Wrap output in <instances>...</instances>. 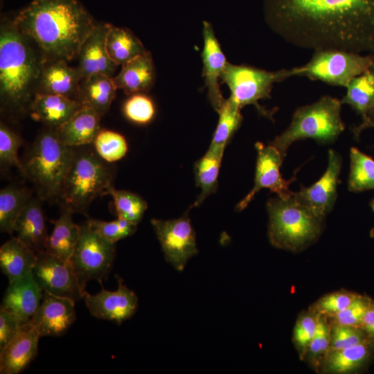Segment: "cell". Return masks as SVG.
<instances>
[{
  "instance_id": "obj_1",
  "label": "cell",
  "mask_w": 374,
  "mask_h": 374,
  "mask_svg": "<svg viewBox=\"0 0 374 374\" xmlns=\"http://www.w3.org/2000/svg\"><path fill=\"white\" fill-rule=\"evenodd\" d=\"M265 14L297 47L374 54V0H265Z\"/></svg>"
},
{
  "instance_id": "obj_2",
  "label": "cell",
  "mask_w": 374,
  "mask_h": 374,
  "mask_svg": "<svg viewBox=\"0 0 374 374\" xmlns=\"http://www.w3.org/2000/svg\"><path fill=\"white\" fill-rule=\"evenodd\" d=\"M12 21L46 59L66 62L77 58L97 24L78 0H33Z\"/></svg>"
},
{
  "instance_id": "obj_3",
  "label": "cell",
  "mask_w": 374,
  "mask_h": 374,
  "mask_svg": "<svg viewBox=\"0 0 374 374\" xmlns=\"http://www.w3.org/2000/svg\"><path fill=\"white\" fill-rule=\"evenodd\" d=\"M45 57L37 46L4 19L0 26V103L14 116L28 112L40 81Z\"/></svg>"
},
{
  "instance_id": "obj_4",
  "label": "cell",
  "mask_w": 374,
  "mask_h": 374,
  "mask_svg": "<svg viewBox=\"0 0 374 374\" xmlns=\"http://www.w3.org/2000/svg\"><path fill=\"white\" fill-rule=\"evenodd\" d=\"M75 149L64 145L55 129L47 127L37 136L22 161V175L33 183L42 201L59 199Z\"/></svg>"
},
{
  "instance_id": "obj_5",
  "label": "cell",
  "mask_w": 374,
  "mask_h": 374,
  "mask_svg": "<svg viewBox=\"0 0 374 374\" xmlns=\"http://www.w3.org/2000/svg\"><path fill=\"white\" fill-rule=\"evenodd\" d=\"M75 148L58 201L63 208L85 213L93 199L109 195L114 187L113 172L94 148Z\"/></svg>"
},
{
  "instance_id": "obj_6",
  "label": "cell",
  "mask_w": 374,
  "mask_h": 374,
  "mask_svg": "<svg viewBox=\"0 0 374 374\" xmlns=\"http://www.w3.org/2000/svg\"><path fill=\"white\" fill-rule=\"evenodd\" d=\"M340 100L324 96L317 101L296 109L289 126L269 143L285 157L295 141L312 139L321 144L334 142L344 132Z\"/></svg>"
},
{
  "instance_id": "obj_7",
  "label": "cell",
  "mask_w": 374,
  "mask_h": 374,
  "mask_svg": "<svg viewBox=\"0 0 374 374\" xmlns=\"http://www.w3.org/2000/svg\"><path fill=\"white\" fill-rule=\"evenodd\" d=\"M267 209L269 238L276 247L298 251L315 240L321 231L323 217L301 204L293 193L287 198L269 199Z\"/></svg>"
},
{
  "instance_id": "obj_8",
  "label": "cell",
  "mask_w": 374,
  "mask_h": 374,
  "mask_svg": "<svg viewBox=\"0 0 374 374\" xmlns=\"http://www.w3.org/2000/svg\"><path fill=\"white\" fill-rule=\"evenodd\" d=\"M293 76L292 69L269 71L246 65H235L227 62L220 79L231 91L229 99L240 109L254 105L260 115L274 120L276 112L261 106L258 100L271 98L273 86Z\"/></svg>"
},
{
  "instance_id": "obj_9",
  "label": "cell",
  "mask_w": 374,
  "mask_h": 374,
  "mask_svg": "<svg viewBox=\"0 0 374 374\" xmlns=\"http://www.w3.org/2000/svg\"><path fill=\"white\" fill-rule=\"evenodd\" d=\"M374 66V54L337 50L314 51L310 60L301 66L292 68L293 76L306 77L332 86L347 87L355 77Z\"/></svg>"
},
{
  "instance_id": "obj_10",
  "label": "cell",
  "mask_w": 374,
  "mask_h": 374,
  "mask_svg": "<svg viewBox=\"0 0 374 374\" xmlns=\"http://www.w3.org/2000/svg\"><path fill=\"white\" fill-rule=\"evenodd\" d=\"M70 258L73 271L84 290L91 280L102 283L110 272L116 256V244L103 238L85 221Z\"/></svg>"
},
{
  "instance_id": "obj_11",
  "label": "cell",
  "mask_w": 374,
  "mask_h": 374,
  "mask_svg": "<svg viewBox=\"0 0 374 374\" xmlns=\"http://www.w3.org/2000/svg\"><path fill=\"white\" fill-rule=\"evenodd\" d=\"M151 224L166 260L176 269L181 271L188 260L198 252L195 233L188 211L175 220L152 219Z\"/></svg>"
},
{
  "instance_id": "obj_12",
  "label": "cell",
  "mask_w": 374,
  "mask_h": 374,
  "mask_svg": "<svg viewBox=\"0 0 374 374\" xmlns=\"http://www.w3.org/2000/svg\"><path fill=\"white\" fill-rule=\"evenodd\" d=\"M33 276L39 287L53 295L75 301L84 298L83 290L69 261L42 251L36 253Z\"/></svg>"
},
{
  "instance_id": "obj_13",
  "label": "cell",
  "mask_w": 374,
  "mask_h": 374,
  "mask_svg": "<svg viewBox=\"0 0 374 374\" xmlns=\"http://www.w3.org/2000/svg\"><path fill=\"white\" fill-rule=\"evenodd\" d=\"M255 146L257 150V161L254 186L238 204L237 211L245 208L262 188H268L282 198H287L293 193L289 186L296 179V172L290 179H283L280 168L284 158L280 152L271 144L265 145L257 142Z\"/></svg>"
},
{
  "instance_id": "obj_14",
  "label": "cell",
  "mask_w": 374,
  "mask_h": 374,
  "mask_svg": "<svg viewBox=\"0 0 374 374\" xmlns=\"http://www.w3.org/2000/svg\"><path fill=\"white\" fill-rule=\"evenodd\" d=\"M341 164V155L330 150L328 166L323 175L310 186H302L299 192L293 193L294 197L316 214L324 217L332 209L337 199Z\"/></svg>"
},
{
  "instance_id": "obj_15",
  "label": "cell",
  "mask_w": 374,
  "mask_h": 374,
  "mask_svg": "<svg viewBox=\"0 0 374 374\" xmlns=\"http://www.w3.org/2000/svg\"><path fill=\"white\" fill-rule=\"evenodd\" d=\"M118 288L115 291L102 289L100 292L91 295L86 292L84 299L86 306L96 318L112 321L118 324L130 319L138 308V298L130 290L118 276Z\"/></svg>"
},
{
  "instance_id": "obj_16",
  "label": "cell",
  "mask_w": 374,
  "mask_h": 374,
  "mask_svg": "<svg viewBox=\"0 0 374 374\" xmlns=\"http://www.w3.org/2000/svg\"><path fill=\"white\" fill-rule=\"evenodd\" d=\"M75 302L43 291L40 305L29 323L40 337L62 335L75 321Z\"/></svg>"
},
{
  "instance_id": "obj_17",
  "label": "cell",
  "mask_w": 374,
  "mask_h": 374,
  "mask_svg": "<svg viewBox=\"0 0 374 374\" xmlns=\"http://www.w3.org/2000/svg\"><path fill=\"white\" fill-rule=\"evenodd\" d=\"M110 24L97 23L83 42L78 55L76 66L82 80L93 74H104L114 78L117 65L110 59L105 42Z\"/></svg>"
},
{
  "instance_id": "obj_18",
  "label": "cell",
  "mask_w": 374,
  "mask_h": 374,
  "mask_svg": "<svg viewBox=\"0 0 374 374\" xmlns=\"http://www.w3.org/2000/svg\"><path fill=\"white\" fill-rule=\"evenodd\" d=\"M43 297V290L29 274L9 283L1 307L12 313L23 326L36 314Z\"/></svg>"
},
{
  "instance_id": "obj_19",
  "label": "cell",
  "mask_w": 374,
  "mask_h": 374,
  "mask_svg": "<svg viewBox=\"0 0 374 374\" xmlns=\"http://www.w3.org/2000/svg\"><path fill=\"white\" fill-rule=\"evenodd\" d=\"M204 48L202 53L203 76L208 89V97L213 108L217 112L225 99L218 83L227 63L220 45L210 23L203 22Z\"/></svg>"
},
{
  "instance_id": "obj_20",
  "label": "cell",
  "mask_w": 374,
  "mask_h": 374,
  "mask_svg": "<svg viewBox=\"0 0 374 374\" xmlns=\"http://www.w3.org/2000/svg\"><path fill=\"white\" fill-rule=\"evenodd\" d=\"M63 60L46 59L37 93L60 95L79 101L82 76Z\"/></svg>"
},
{
  "instance_id": "obj_21",
  "label": "cell",
  "mask_w": 374,
  "mask_h": 374,
  "mask_svg": "<svg viewBox=\"0 0 374 374\" xmlns=\"http://www.w3.org/2000/svg\"><path fill=\"white\" fill-rule=\"evenodd\" d=\"M38 332L29 323L21 326L19 332L0 351V373L17 374L36 357Z\"/></svg>"
},
{
  "instance_id": "obj_22",
  "label": "cell",
  "mask_w": 374,
  "mask_h": 374,
  "mask_svg": "<svg viewBox=\"0 0 374 374\" xmlns=\"http://www.w3.org/2000/svg\"><path fill=\"white\" fill-rule=\"evenodd\" d=\"M82 106L81 102L64 96L36 93L28 113L34 120L55 130L68 121Z\"/></svg>"
},
{
  "instance_id": "obj_23",
  "label": "cell",
  "mask_w": 374,
  "mask_h": 374,
  "mask_svg": "<svg viewBox=\"0 0 374 374\" xmlns=\"http://www.w3.org/2000/svg\"><path fill=\"white\" fill-rule=\"evenodd\" d=\"M42 201L37 196L30 197L17 218L14 227L17 238L35 253L46 251L49 236L42 207Z\"/></svg>"
},
{
  "instance_id": "obj_24",
  "label": "cell",
  "mask_w": 374,
  "mask_h": 374,
  "mask_svg": "<svg viewBox=\"0 0 374 374\" xmlns=\"http://www.w3.org/2000/svg\"><path fill=\"white\" fill-rule=\"evenodd\" d=\"M346 90L340 101L342 105H348L362 118L361 123L352 129L355 138H358L362 132L368 128L374 109V66L354 78Z\"/></svg>"
},
{
  "instance_id": "obj_25",
  "label": "cell",
  "mask_w": 374,
  "mask_h": 374,
  "mask_svg": "<svg viewBox=\"0 0 374 374\" xmlns=\"http://www.w3.org/2000/svg\"><path fill=\"white\" fill-rule=\"evenodd\" d=\"M101 116L92 107L83 105L68 121L55 129L60 140L71 147L93 143L100 131Z\"/></svg>"
},
{
  "instance_id": "obj_26",
  "label": "cell",
  "mask_w": 374,
  "mask_h": 374,
  "mask_svg": "<svg viewBox=\"0 0 374 374\" xmlns=\"http://www.w3.org/2000/svg\"><path fill=\"white\" fill-rule=\"evenodd\" d=\"M154 76L152 55L147 51L123 64L121 71L113 80L117 89L130 95L148 91L153 85Z\"/></svg>"
},
{
  "instance_id": "obj_27",
  "label": "cell",
  "mask_w": 374,
  "mask_h": 374,
  "mask_svg": "<svg viewBox=\"0 0 374 374\" xmlns=\"http://www.w3.org/2000/svg\"><path fill=\"white\" fill-rule=\"evenodd\" d=\"M35 259L36 253L17 237L0 248V267L9 283L31 274Z\"/></svg>"
},
{
  "instance_id": "obj_28",
  "label": "cell",
  "mask_w": 374,
  "mask_h": 374,
  "mask_svg": "<svg viewBox=\"0 0 374 374\" xmlns=\"http://www.w3.org/2000/svg\"><path fill=\"white\" fill-rule=\"evenodd\" d=\"M71 211L62 208L60 217L53 221L54 228L48 236L46 251L69 261L80 235V226L73 221Z\"/></svg>"
},
{
  "instance_id": "obj_29",
  "label": "cell",
  "mask_w": 374,
  "mask_h": 374,
  "mask_svg": "<svg viewBox=\"0 0 374 374\" xmlns=\"http://www.w3.org/2000/svg\"><path fill=\"white\" fill-rule=\"evenodd\" d=\"M373 346L374 343L368 340L344 349L328 350L323 357L324 370L341 374L357 371L368 362Z\"/></svg>"
},
{
  "instance_id": "obj_30",
  "label": "cell",
  "mask_w": 374,
  "mask_h": 374,
  "mask_svg": "<svg viewBox=\"0 0 374 374\" xmlns=\"http://www.w3.org/2000/svg\"><path fill=\"white\" fill-rule=\"evenodd\" d=\"M116 89L113 78L93 74L81 80L79 101L92 107L102 116L109 111Z\"/></svg>"
},
{
  "instance_id": "obj_31",
  "label": "cell",
  "mask_w": 374,
  "mask_h": 374,
  "mask_svg": "<svg viewBox=\"0 0 374 374\" xmlns=\"http://www.w3.org/2000/svg\"><path fill=\"white\" fill-rule=\"evenodd\" d=\"M105 46L109 57L117 66L147 51L131 30L112 25H110L106 37Z\"/></svg>"
},
{
  "instance_id": "obj_32",
  "label": "cell",
  "mask_w": 374,
  "mask_h": 374,
  "mask_svg": "<svg viewBox=\"0 0 374 374\" xmlns=\"http://www.w3.org/2000/svg\"><path fill=\"white\" fill-rule=\"evenodd\" d=\"M224 150L208 149L206 154L195 165L196 184L201 193L191 207L200 205L217 187V177Z\"/></svg>"
},
{
  "instance_id": "obj_33",
  "label": "cell",
  "mask_w": 374,
  "mask_h": 374,
  "mask_svg": "<svg viewBox=\"0 0 374 374\" xmlns=\"http://www.w3.org/2000/svg\"><path fill=\"white\" fill-rule=\"evenodd\" d=\"M30 198L28 190L15 184L7 186L0 191V230L11 234L15 222Z\"/></svg>"
},
{
  "instance_id": "obj_34",
  "label": "cell",
  "mask_w": 374,
  "mask_h": 374,
  "mask_svg": "<svg viewBox=\"0 0 374 374\" xmlns=\"http://www.w3.org/2000/svg\"><path fill=\"white\" fill-rule=\"evenodd\" d=\"M349 191L360 193L374 189V159L357 148L350 150Z\"/></svg>"
},
{
  "instance_id": "obj_35",
  "label": "cell",
  "mask_w": 374,
  "mask_h": 374,
  "mask_svg": "<svg viewBox=\"0 0 374 374\" xmlns=\"http://www.w3.org/2000/svg\"><path fill=\"white\" fill-rule=\"evenodd\" d=\"M240 109L229 98L217 111L218 123L209 148L224 150L242 121Z\"/></svg>"
},
{
  "instance_id": "obj_36",
  "label": "cell",
  "mask_w": 374,
  "mask_h": 374,
  "mask_svg": "<svg viewBox=\"0 0 374 374\" xmlns=\"http://www.w3.org/2000/svg\"><path fill=\"white\" fill-rule=\"evenodd\" d=\"M109 195L112 197L118 217L125 219L135 224L141 220L148 208L147 202L138 194L113 187Z\"/></svg>"
},
{
  "instance_id": "obj_37",
  "label": "cell",
  "mask_w": 374,
  "mask_h": 374,
  "mask_svg": "<svg viewBox=\"0 0 374 374\" xmlns=\"http://www.w3.org/2000/svg\"><path fill=\"white\" fill-rule=\"evenodd\" d=\"M93 145L96 153L108 163L121 159L127 152V143L125 137L111 130H100Z\"/></svg>"
},
{
  "instance_id": "obj_38",
  "label": "cell",
  "mask_w": 374,
  "mask_h": 374,
  "mask_svg": "<svg viewBox=\"0 0 374 374\" xmlns=\"http://www.w3.org/2000/svg\"><path fill=\"white\" fill-rule=\"evenodd\" d=\"M22 143V139L19 135L1 122L0 165L1 169L14 166L19 170L22 174L23 163L18 157V149Z\"/></svg>"
},
{
  "instance_id": "obj_39",
  "label": "cell",
  "mask_w": 374,
  "mask_h": 374,
  "mask_svg": "<svg viewBox=\"0 0 374 374\" xmlns=\"http://www.w3.org/2000/svg\"><path fill=\"white\" fill-rule=\"evenodd\" d=\"M89 226L107 241L115 243L133 235L136 231V224L121 217L106 222L95 219L87 220Z\"/></svg>"
},
{
  "instance_id": "obj_40",
  "label": "cell",
  "mask_w": 374,
  "mask_h": 374,
  "mask_svg": "<svg viewBox=\"0 0 374 374\" xmlns=\"http://www.w3.org/2000/svg\"><path fill=\"white\" fill-rule=\"evenodd\" d=\"M368 340L369 339L361 327L333 324L330 330L328 350L344 349Z\"/></svg>"
},
{
  "instance_id": "obj_41",
  "label": "cell",
  "mask_w": 374,
  "mask_h": 374,
  "mask_svg": "<svg viewBox=\"0 0 374 374\" xmlns=\"http://www.w3.org/2000/svg\"><path fill=\"white\" fill-rule=\"evenodd\" d=\"M123 110L128 119L139 124L148 123L154 115L152 100L142 94H134L130 98L125 102Z\"/></svg>"
},
{
  "instance_id": "obj_42",
  "label": "cell",
  "mask_w": 374,
  "mask_h": 374,
  "mask_svg": "<svg viewBox=\"0 0 374 374\" xmlns=\"http://www.w3.org/2000/svg\"><path fill=\"white\" fill-rule=\"evenodd\" d=\"M359 294L348 292H337L327 294L314 305L318 314L332 316L348 306Z\"/></svg>"
},
{
  "instance_id": "obj_43",
  "label": "cell",
  "mask_w": 374,
  "mask_h": 374,
  "mask_svg": "<svg viewBox=\"0 0 374 374\" xmlns=\"http://www.w3.org/2000/svg\"><path fill=\"white\" fill-rule=\"evenodd\" d=\"M371 299L358 295L346 308L331 316L333 324L361 327L364 313L370 303Z\"/></svg>"
},
{
  "instance_id": "obj_44",
  "label": "cell",
  "mask_w": 374,
  "mask_h": 374,
  "mask_svg": "<svg viewBox=\"0 0 374 374\" xmlns=\"http://www.w3.org/2000/svg\"><path fill=\"white\" fill-rule=\"evenodd\" d=\"M317 320L315 332L307 351L314 361L323 358L330 344L331 327L327 322L326 317L317 314Z\"/></svg>"
},
{
  "instance_id": "obj_45",
  "label": "cell",
  "mask_w": 374,
  "mask_h": 374,
  "mask_svg": "<svg viewBox=\"0 0 374 374\" xmlns=\"http://www.w3.org/2000/svg\"><path fill=\"white\" fill-rule=\"evenodd\" d=\"M317 315L304 314L297 321L294 330V340L303 353L308 351L317 327Z\"/></svg>"
},
{
  "instance_id": "obj_46",
  "label": "cell",
  "mask_w": 374,
  "mask_h": 374,
  "mask_svg": "<svg viewBox=\"0 0 374 374\" xmlns=\"http://www.w3.org/2000/svg\"><path fill=\"white\" fill-rule=\"evenodd\" d=\"M21 326L15 316L0 308V351L19 332Z\"/></svg>"
},
{
  "instance_id": "obj_47",
  "label": "cell",
  "mask_w": 374,
  "mask_h": 374,
  "mask_svg": "<svg viewBox=\"0 0 374 374\" xmlns=\"http://www.w3.org/2000/svg\"><path fill=\"white\" fill-rule=\"evenodd\" d=\"M361 328L365 332L368 339L374 343V302L372 300L364 313Z\"/></svg>"
},
{
  "instance_id": "obj_48",
  "label": "cell",
  "mask_w": 374,
  "mask_h": 374,
  "mask_svg": "<svg viewBox=\"0 0 374 374\" xmlns=\"http://www.w3.org/2000/svg\"><path fill=\"white\" fill-rule=\"evenodd\" d=\"M368 127H374V109L373 110V112L369 118L368 123Z\"/></svg>"
},
{
  "instance_id": "obj_49",
  "label": "cell",
  "mask_w": 374,
  "mask_h": 374,
  "mask_svg": "<svg viewBox=\"0 0 374 374\" xmlns=\"http://www.w3.org/2000/svg\"><path fill=\"white\" fill-rule=\"evenodd\" d=\"M370 206H371L372 211L374 213V197L373 198V199L370 202Z\"/></svg>"
},
{
  "instance_id": "obj_50",
  "label": "cell",
  "mask_w": 374,
  "mask_h": 374,
  "mask_svg": "<svg viewBox=\"0 0 374 374\" xmlns=\"http://www.w3.org/2000/svg\"><path fill=\"white\" fill-rule=\"evenodd\" d=\"M371 237H374V229L371 231Z\"/></svg>"
}]
</instances>
